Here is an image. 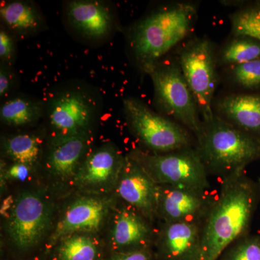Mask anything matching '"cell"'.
<instances>
[{
	"mask_svg": "<svg viewBox=\"0 0 260 260\" xmlns=\"http://www.w3.org/2000/svg\"><path fill=\"white\" fill-rule=\"evenodd\" d=\"M256 194L254 184L244 174L222 180L220 192L203 223L201 260H218L231 244L247 235Z\"/></svg>",
	"mask_w": 260,
	"mask_h": 260,
	"instance_id": "1",
	"label": "cell"
},
{
	"mask_svg": "<svg viewBox=\"0 0 260 260\" xmlns=\"http://www.w3.org/2000/svg\"><path fill=\"white\" fill-rule=\"evenodd\" d=\"M195 137V149L207 172L221 180L242 175L246 166L260 158V138L220 116L203 121Z\"/></svg>",
	"mask_w": 260,
	"mask_h": 260,
	"instance_id": "2",
	"label": "cell"
},
{
	"mask_svg": "<svg viewBox=\"0 0 260 260\" xmlns=\"http://www.w3.org/2000/svg\"><path fill=\"white\" fill-rule=\"evenodd\" d=\"M196 8L189 3L168 5L138 22L130 32V46L141 70L148 73L159 59L190 32Z\"/></svg>",
	"mask_w": 260,
	"mask_h": 260,
	"instance_id": "3",
	"label": "cell"
},
{
	"mask_svg": "<svg viewBox=\"0 0 260 260\" xmlns=\"http://www.w3.org/2000/svg\"><path fill=\"white\" fill-rule=\"evenodd\" d=\"M129 156L140 164L158 185L204 190L210 188L209 174L192 147L167 153L150 154L136 150Z\"/></svg>",
	"mask_w": 260,
	"mask_h": 260,
	"instance_id": "4",
	"label": "cell"
},
{
	"mask_svg": "<svg viewBox=\"0 0 260 260\" xmlns=\"http://www.w3.org/2000/svg\"><path fill=\"white\" fill-rule=\"evenodd\" d=\"M126 119L135 136L155 153H167L192 147L189 132L175 121L153 112L138 99L124 100Z\"/></svg>",
	"mask_w": 260,
	"mask_h": 260,
	"instance_id": "5",
	"label": "cell"
},
{
	"mask_svg": "<svg viewBox=\"0 0 260 260\" xmlns=\"http://www.w3.org/2000/svg\"><path fill=\"white\" fill-rule=\"evenodd\" d=\"M148 74L153 80L155 102L162 112L198 135L203 121L200 119L198 105L180 65L158 62Z\"/></svg>",
	"mask_w": 260,
	"mask_h": 260,
	"instance_id": "6",
	"label": "cell"
},
{
	"mask_svg": "<svg viewBox=\"0 0 260 260\" xmlns=\"http://www.w3.org/2000/svg\"><path fill=\"white\" fill-rule=\"evenodd\" d=\"M179 65L204 122L213 119L212 109L217 84L213 46L205 39L191 41L179 54Z\"/></svg>",
	"mask_w": 260,
	"mask_h": 260,
	"instance_id": "7",
	"label": "cell"
},
{
	"mask_svg": "<svg viewBox=\"0 0 260 260\" xmlns=\"http://www.w3.org/2000/svg\"><path fill=\"white\" fill-rule=\"evenodd\" d=\"M52 209L47 198L37 191L19 195L7 222L10 239L20 249L35 246L47 234Z\"/></svg>",
	"mask_w": 260,
	"mask_h": 260,
	"instance_id": "8",
	"label": "cell"
},
{
	"mask_svg": "<svg viewBox=\"0 0 260 260\" xmlns=\"http://www.w3.org/2000/svg\"><path fill=\"white\" fill-rule=\"evenodd\" d=\"M214 200L204 189L159 185L157 218L162 223H203Z\"/></svg>",
	"mask_w": 260,
	"mask_h": 260,
	"instance_id": "9",
	"label": "cell"
},
{
	"mask_svg": "<svg viewBox=\"0 0 260 260\" xmlns=\"http://www.w3.org/2000/svg\"><path fill=\"white\" fill-rule=\"evenodd\" d=\"M158 187L140 164L129 155L126 157L116 185V193L151 222L157 218Z\"/></svg>",
	"mask_w": 260,
	"mask_h": 260,
	"instance_id": "10",
	"label": "cell"
},
{
	"mask_svg": "<svg viewBox=\"0 0 260 260\" xmlns=\"http://www.w3.org/2000/svg\"><path fill=\"white\" fill-rule=\"evenodd\" d=\"M203 223H162L156 232L154 246L158 260H201Z\"/></svg>",
	"mask_w": 260,
	"mask_h": 260,
	"instance_id": "11",
	"label": "cell"
},
{
	"mask_svg": "<svg viewBox=\"0 0 260 260\" xmlns=\"http://www.w3.org/2000/svg\"><path fill=\"white\" fill-rule=\"evenodd\" d=\"M112 208V200L100 197H83L68 207L51 234V244L75 234L95 232L102 228Z\"/></svg>",
	"mask_w": 260,
	"mask_h": 260,
	"instance_id": "12",
	"label": "cell"
},
{
	"mask_svg": "<svg viewBox=\"0 0 260 260\" xmlns=\"http://www.w3.org/2000/svg\"><path fill=\"white\" fill-rule=\"evenodd\" d=\"M93 115L91 103L78 90L63 92L53 99L49 121L56 136H72L86 133Z\"/></svg>",
	"mask_w": 260,
	"mask_h": 260,
	"instance_id": "13",
	"label": "cell"
},
{
	"mask_svg": "<svg viewBox=\"0 0 260 260\" xmlns=\"http://www.w3.org/2000/svg\"><path fill=\"white\" fill-rule=\"evenodd\" d=\"M124 159L110 145H105L90 154L75 177L77 185L90 190H102L116 185Z\"/></svg>",
	"mask_w": 260,
	"mask_h": 260,
	"instance_id": "14",
	"label": "cell"
},
{
	"mask_svg": "<svg viewBox=\"0 0 260 260\" xmlns=\"http://www.w3.org/2000/svg\"><path fill=\"white\" fill-rule=\"evenodd\" d=\"M151 223L132 207L118 210L111 234L116 252L151 248L156 236Z\"/></svg>",
	"mask_w": 260,
	"mask_h": 260,
	"instance_id": "15",
	"label": "cell"
},
{
	"mask_svg": "<svg viewBox=\"0 0 260 260\" xmlns=\"http://www.w3.org/2000/svg\"><path fill=\"white\" fill-rule=\"evenodd\" d=\"M67 15L72 26L88 39H102L112 29V13L102 2L71 1L68 3Z\"/></svg>",
	"mask_w": 260,
	"mask_h": 260,
	"instance_id": "16",
	"label": "cell"
},
{
	"mask_svg": "<svg viewBox=\"0 0 260 260\" xmlns=\"http://www.w3.org/2000/svg\"><path fill=\"white\" fill-rule=\"evenodd\" d=\"M88 145L87 133L56 136L48 158V167L51 174L63 180L75 177Z\"/></svg>",
	"mask_w": 260,
	"mask_h": 260,
	"instance_id": "17",
	"label": "cell"
},
{
	"mask_svg": "<svg viewBox=\"0 0 260 260\" xmlns=\"http://www.w3.org/2000/svg\"><path fill=\"white\" fill-rule=\"evenodd\" d=\"M220 118L260 138V94H235L218 103Z\"/></svg>",
	"mask_w": 260,
	"mask_h": 260,
	"instance_id": "18",
	"label": "cell"
},
{
	"mask_svg": "<svg viewBox=\"0 0 260 260\" xmlns=\"http://www.w3.org/2000/svg\"><path fill=\"white\" fill-rule=\"evenodd\" d=\"M3 23L18 34H28L37 30L43 20L39 10L31 4L23 1L5 3L0 9Z\"/></svg>",
	"mask_w": 260,
	"mask_h": 260,
	"instance_id": "19",
	"label": "cell"
},
{
	"mask_svg": "<svg viewBox=\"0 0 260 260\" xmlns=\"http://www.w3.org/2000/svg\"><path fill=\"white\" fill-rule=\"evenodd\" d=\"M100 249L95 239L83 234H75L59 242L57 260H98Z\"/></svg>",
	"mask_w": 260,
	"mask_h": 260,
	"instance_id": "20",
	"label": "cell"
},
{
	"mask_svg": "<svg viewBox=\"0 0 260 260\" xmlns=\"http://www.w3.org/2000/svg\"><path fill=\"white\" fill-rule=\"evenodd\" d=\"M42 112V107L37 102L18 97L10 99L2 106L0 118L8 125L23 126L37 120Z\"/></svg>",
	"mask_w": 260,
	"mask_h": 260,
	"instance_id": "21",
	"label": "cell"
},
{
	"mask_svg": "<svg viewBox=\"0 0 260 260\" xmlns=\"http://www.w3.org/2000/svg\"><path fill=\"white\" fill-rule=\"evenodd\" d=\"M5 155L14 162L32 166L37 161L41 152V141L36 135L21 134L5 138Z\"/></svg>",
	"mask_w": 260,
	"mask_h": 260,
	"instance_id": "22",
	"label": "cell"
},
{
	"mask_svg": "<svg viewBox=\"0 0 260 260\" xmlns=\"http://www.w3.org/2000/svg\"><path fill=\"white\" fill-rule=\"evenodd\" d=\"M260 59V42L249 37H236L221 53L223 64L237 65Z\"/></svg>",
	"mask_w": 260,
	"mask_h": 260,
	"instance_id": "23",
	"label": "cell"
},
{
	"mask_svg": "<svg viewBox=\"0 0 260 260\" xmlns=\"http://www.w3.org/2000/svg\"><path fill=\"white\" fill-rule=\"evenodd\" d=\"M230 19L235 37H249L260 42V3L239 10Z\"/></svg>",
	"mask_w": 260,
	"mask_h": 260,
	"instance_id": "24",
	"label": "cell"
},
{
	"mask_svg": "<svg viewBox=\"0 0 260 260\" xmlns=\"http://www.w3.org/2000/svg\"><path fill=\"white\" fill-rule=\"evenodd\" d=\"M218 260H260V238L246 235L237 239Z\"/></svg>",
	"mask_w": 260,
	"mask_h": 260,
	"instance_id": "25",
	"label": "cell"
},
{
	"mask_svg": "<svg viewBox=\"0 0 260 260\" xmlns=\"http://www.w3.org/2000/svg\"><path fill=\"white\" fill-rule=\"evenodd\" d=\"M234 79L241 86L246 88H256L260 86V59L234 65L232 69Z\"/></svg>",
	"mask_w": 260,
	"mask_h": 260,
	"instance_id": "26",
	"label": "cell"
},
{
	"mask_svg": "<svg viewBox=\"0 0 260 260\" xmlns=\"http://www.w3.org/2000/svg\"><path fill=\"white\" fill-rule=\"evenodd\" d=\"M155 252L151 248L122 252H116L109 260H156Z\"/></svg>",
	"mask_w": 260,
	"mask_h": 260,
	"instance_id": "27",
	"label": "cell"
},
{
	"mask_svg": "<svg viewBox=\"0 0 260 260\" xmlns=\"http://www.w3.org/2000/svg\"><path fill=\"white\" fill-rule=\"evenodd\" d=\"M31 166L22 162H15L8 169H5V177L11 180L24 181L31 172Z\"/></svg>",
	"mask_w": 260,
	"mask_h": 260,
	"instance_id": "28",
	"label": "cell"
},
{
	"mask_svg": "<svg viewBox=\"0 0 260 260\" xmlns=\"http://www.w3.org/2000/svg\"><path fill=\"white\" fill-rule=\"evenodd\" d=\"M15 45L13 38L5 30H0V57L2 60L10 61L14 56Z\"/></svg>",
	"mask_w": 260,
	"mask_h": 260,
	"instance_id": "29",
	"label": "cell"
},
{
	"mask_svg": "<svg viewBox=\"0 0 260 260\" xmlns=\"http://www.w3.org/2000/svg\"><path fill=\"white\" fill-rule=\"evenodd\" d=\"M11 86V79L9 73L3 66L0 69V95H5L10 90Z\"/></svg>",
	"mask_w": 260,
	"mask_h": 260,
	"instance_id": "30",
	"label": "cell"
}]
</instances>
